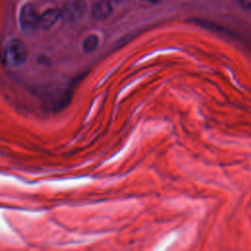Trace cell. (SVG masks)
<instances>
[{
  "label": "cell",
  "instance_id": "obj_4",
  "mask_svg": "<svg viewBox=\"0 0 251 251\" xmlns=\"http://www.w3.org/2000/svg\"><path fill=\"white\" fill-rule=\"evenodd\" d=\"M112 12L111 4L108 0H100L92 8V17L97 21L106 20Z\"/></svg>",
  "mask_w": 251,
  "mask_h": 251
},
{
  "label": "cell",
  "instance_id": "obj_3",
  "mask_svg": "<svg viewBox=\"0 0 251 251\" xmlns=\"http://www.w3.org/2000/svg\"><path fill=\"white\" fill-rule=\"evenodd\" d=\"M60 16H61V12L58 9L51 8L46 10L43 14L40 15L39 27L43 29H48L52 27L57 23Z\"/></svg>",
  "mask_w": 251,
  "mask_h": 251
},
{
  "label": "cell",
  "instance_id": "obj_2",
  "mask_svg": "<svg viewBox=\"0 0 251 251\" xmlns=\"http://www.w3.org/2000/svg\"><path fill=\"white\" fill-rule=\"evenodd\" d=\"M40 15L32 4H25L23 6L20 13V25L23 30L32 31L39 27Z\"/></svg>",
  "mask_w": 251,
  "mask_h": 251
},
{
  "label": "cell",
  "instance_id": "obj_7",
  "mask_svg": "<svg viewBox=\"0 0 251 251\" xmlns=\"http://www.w3.org/2000/svg\"><path fill=\"white\" fill-rule=\"evenodd\" d=\"M143 1H147V2H150V3H157L160 0H143Z\"/></svg>",
  "mask_w": 251,
  "mask_h": 251
},
{
  "label": "cell",
  "instance_id": "obj_1",
  "mask_svg": "<svg viewBox=\"0 0 251 251\" xmlns=\"http://www.w3.org/2000/svg\"><path fill=\"white\" fill-rule=\"evenodd\" d=\"M27 59V49L25 43L17 38L9 40L2 53V63L4 66L16 69L22 67Z\"/></svg>",
  "mask_w": 251,
  "mask_h": 251
},
{
  "label": "cell",
  "instance_id": "obj_6",
  "mask_svg": "<svg viewBox=\"0 0 251 251\" xmlns=\"http://www.w3.org/2000/svg\"><path fill=\"white\" fill-rule=\"evenodd\" d=\"M237 2L245 9H251V0H237Z\"/></svg>",
  "mask_w": 251,
  "mask_h": 251
},
{
  "label": "cell",
  "instance_id": "obj_5",
  "mask_svg": "<svg viewBox=\"0 0 251 251\" xmlns=\"http://www.w3.org/2000/svg\"><path fill=\"white\" fill-rule=\"evenodd\" d=\"M98 44H99L98 36L95 34H90L84 39L82 43V50L85 53H91L97 48Z\"/></svg>",
  "mask_w": 251,
  "mask_h": 251
}]
</instances>
